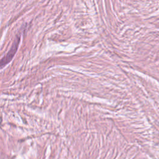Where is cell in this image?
Returning <instances> with one entry per match:
<instances>
[{"label":"cell","mask_w":159,"mask_h":159,"mask_svg":"<svg viewBox=\"0 0 159 159\" xmlns=\"http://www.w3.org/2000/svg\"><path fill=\"white\" fill-rule=\"evenodd\" d=\"M19 42H20V37H18L16 39V40L14 41L11 48L7 52V55L6 56H4V58H2L0 60V68L4 66V65H6L8 63H9V61L12 60V58L14 56V55L17 50Z\"/></svg>","instance_id":"obj_1"}]
</instances>
